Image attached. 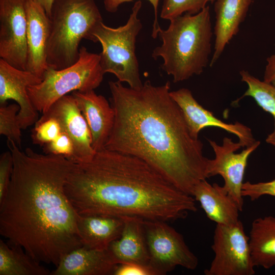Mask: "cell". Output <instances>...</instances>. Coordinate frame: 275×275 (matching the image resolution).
<instances>
[{
  "label": "cell",
  "mask_w": 275,
  "mask_h": 275,
  "mask_svg": "<svg viewBox=\"0 0 275 275\" xmlns=\"http://www.w3.org/2000/svg\"><path fill=\"white\" fill-rule=\"evenodd\" d=\"M13 161L7 192L0 202V234L34 260L56 267L82 246L76 213L65 193L75 162L62 155L25 151L12 140Z\"/></svg>",
  "instance_id": "1"
},
{
  "label": "cell",
  "mask_w": 275,
  "mask_h": 275,
  "mask_svg": "<svg viewBox=\"0 0 275 275\" xmlns=\"http://www.w3.org/2000/svg\"><path fill=\"white\" fill-rule=\"evenodd\" d=\"M115 122L105 148L139 158L181 191L192 196L209 178L203 144L190 133L183 113L170 95V82L139 88L108 82Z\"/></svg>",
  "instance_id": "2"
},
{
  "label": "cell",
  "mask_w": 275,
  "mask_h": 275,
  "mask_svg": "<svg viewBox=\"0 0 275 275\" xmlns=\"http://www.w3.org/2000/svg\"><path fill=\"white\" fill-rule=\"evenodd\" d=\"M65 193L76 213L171 222L196 212L194 198L143 160L105 148L75 163Z\"/></svg>",
  "instance_id": "3"
},
{
  "label": "cell",
  "mask_w": 275,
  "mask_h": 275,
  "mask_svg": "<svg viewBox=\"0 0 275 275\" xmlns=\"http://www.w3.org/2000/svg\"><path fill=\"white\" fill-rule=\"evenodd\" d=\"M168 28L159 29L161 45L151 54L163 60L161 69L174 82L200 75L209 63L213 36L210 8L196 14H184L172 18Z\"/></svg>",
  "instance_id": "4"
},
{
  "label": "cell",
  "mask_w": 275,
  "mask_h": 275,
  "mask_svg": "<svg viewBox=\"0 0 275 275\" xmlns=\"http://www.w3.org/2000/svg\"><path fill=\"white\" fill-rule=\"evenodd\" d=\"M49 18L48 67L60 69L74 64L82 39L98 42L93 33L103 19L94 0H54Z\"/></svg>",
  "instance_id": "5"
},
{
  "label": "cell",
  "mask_w": 275,
  "mask_h": 275,
  "mask_svg": "<svg viewBox=\"0 0 275 275\" xmlns=\"http://www.w3.org/2000/svg\"><path fill=\"white\" fill-rule=\"evenodd\" d=\"M142 5L140 0L134 3L124 25L114 28L102 22L93 33L102 46L99 55L104 73H112L118 81L125 82L129 87L135 89L141 87L143 84L135 54L136 38L143 27L138 17Z\"/></svg>",
  "instance_id": "6"
},
{
  "label": "cell",
  "mask_w": 275,
  "mask_h": 275,
  "mask_svg": "<svg viewBox=\"0 0 275 275\" xmlns=\"http://www.w3.org/2000/svg\"><path fill=\"white\" fill-rule=\"evenodd\" d=\"M104 74L99 54L81 46L74 64L60 69L48 67L42 81L29 87L28 94L36 109L43 114L70 92L94 90L101 84Z\"/></svg>",
  "instance_id": "7"
},
{
  "label": "cell",
  "mask_w": 275,
  "mask_h": 275,
  "mask_svg": "<svg viewBox=\"0 0 275 275\" xmlns=\"http://www.w3.org/2000/svg\"><path fill=\"white\" fill-rule=\"evenodd\" d=\"M149 252L148 266L154 275H164L177 266L195 269L197 257L186 244L183 236L166 222L144 219Z\"/></svg>",
  "instance_id": "8"
},
{
  "label": "cell",
  "mask_w": 275,
  "mask_h": 275,
  "mask_svg": "<svg viewBox=\"0 0 275 275\" xmlns=\"http://www.w3.org/2000/svg\"><path fill=\"white\" fill-rule=\"evenodd\" d=\"M213 259L205 275H253L255 273L249 243L239 220L231 225L216 224L213 243Z\"/></svg>",
  "instance_id": "9"
},
{
  "label": "cell",
  "mask_w": 275,
  "mask_h": 275,
  "mask_svg": "<svg viewBox=\"0 0 275 275\" xmlns=\"http://www.w3.org/2000/svg\"><path fill=\"white\" fill-rule=\"evenodd\" d=\"M208 141L215 154V158L209 159V176L219 175L223 177L224 180L223 186L242 211L244 204L242 187L248 160L260 145V142L256 141L241 152L236 153L237 150L243 147L239 142H234L227 137L223 139L221 145L211 140Z\"/></svg>",
  "instance_id": "10"
},
{
  "label": "cell",
  "mask_w": 275,
  "mask_h": 275,
  "mask_svg": "<svg viewBox=\"0 0 275 275\" xmlns=\"http://www.w3.org/2000/svg\"><path fill=\"white\" fill-rule=\"evenodd\" d=\"M28 0H0V57L26 69Z\"/></svg>",
  "instance_id": "11"
},
{
  "label": "cell",
  "mask_w": 275,
  "mask_h": 275,
  "mask_svg": "<svg viewBox=\"0 0 275 275\" xmlns=\"http://www.w3.org/2000/svg\"><path fill=\"white\" fill-rule=\"evenodd\" d=\"M50 117L58 120L62 131L72 140L74 145L72 161L81 163L91 160L96 153L92 146L91 133L74 97L72 95L62 97L39 119Z\"/></svg>",
  "instance_id": "12"
},
{
  "label": "cell",
  "mask_w": 275,
  "mask_h": 275,
  "mask_svg": "<svg viewBox=\"0 0 275 275\" xmlns=\"http://www.w3.org/2000/svg\"><path fill=\"white\" fill-rule=\"evenodd\" d=\"M170 95L180 108L190 133L195 138L199 139V132L205 127H215L236 135L243 147L255 142L250 128L238 122L227 123L218 119L198 102L189 89L183 88L170 91Z\"/></svg>",
  "instance_id": "13"
},
{
  "label": "cell",
  "mask_w": 275,
  "mask_h": 275,
  "mask_svg": "<svg viewBox=\"0 0 275 275\" xmlns=\"http://www.w3.org/2000/svg\"><path fill=\"white\" fill-rule=\"evenodd\" d=\"M42 80L32 72L17 68L0 59V103L4 104L12 99L19 105L17 116L22 129L35 124L38 120V111L30 100L28 88Z\"/></svg>",
  "instance_id": "14"
},
{
  "label": "cell",
  "mask_w": 275,
  "mask_h": 275,
  "mask_svg": "<svg viewBox=\"0 0 275 275\" xmlns=\"http://www.w3.org/2000/svg\"><path fill=\"white\" fill-rule=\"evenodd\" d=\"M27 59L26 69L43 79L48 68L47 48L50 34V19L45 10L36 2L28 0Z\"/></svg>",
  "instance_id": "15"
},
{
  "label": "cell",
  "mask_w": 275,
  "mask_h": 275,
  "mask_svg": "<svg viewBox=\"0 0 275 275\" xmlns=\"http://www.w3.org/2000/svg\"><path fill=\"white\" fill-rule=\"evenodd\" d=\"M72 95L84 117L92 136V146L95 152L105 148L115 122V111L102 95L94 90L74 91Z\"/></svg>",
  "instance_id": "16"
},
{
  "label": "cell",
  "mask_w": 275,
  "mask_h": 275,
  "mask_svg": "<svg viewBox=\"0 0 275 275\" xmlns=\"http://www.w3.org/2000/svg\"><path fill=\"white\" fill-rule=\"evenodd\" d=\"M118 265L108 249L98 250L81 246L65 255L50 275L113 274Z\"/></svg>",
  "instance_id": "17"
},
{
  "label": "cell",
  "mask_w": 275,
  "mask_h": 275,
  "mask_svg": "<svg viewBox=\"0 0 275 275\" xmlns=\"http://www.w3.org/2000/svg\"><path fill=\"white\" fill-rule=\"evenodd\" d=\"M120 237L111 243L108 250L118 264L136 263L148 266L149 252L144 219L136 216H124Z\"/></svg>",
  "instance_id": "18"
},
{
  "label": "cell",
  "mask_w": 275,
  "mask_h": 275,
  "mask_svg": "<svg viewBox=\"0 0 275 275\" xmlns=\"http://www.w3.org/2000/svg\"><path fill=\"white\" fill-rule=\"evenodd\" d=\"M252 0H216L214 2L215 42L210 66L219 59L226 45L237 35Z\"/></svg>",
  "instance_id": "19"
},
{
  "label": "cell",
  "mask_w": 275,
  "mask_h": 275,
  "mask_svg": "<svg viewBox=\"0 0 275 275\" xmlns=\"http://www.w3.org/2000/svg\"><path fill=\"white\" fill-rule=\"evenodd\" d=\"M192 196L199 202L207 217L218 225L238 222L240 209L223 186L211 184L204 179L195 186Z\"/></svg>",
  "instance_id": "20"
},
{
  "label": "cell",
  "mask_w": 275,
  "mask_h": 275,
  "mask_svg": "<svg viewBox=\"0 0 275 275\" xmlns=\"http://www.w3.org/2000/svg\"><path fill=\"white\" fill-rule=\"evenodd\" d=\"M77 226L82 246L104 250L120 237L123 220L105 215L78 214Z\"/></svg>",
  "instance_id": "21"
},
{
  "label": "cell",
  "mask_w": 275,
  "mask_h": 275,
  "mask_svg": "<svg viewBox=\"0 0 275 275\" xmlns=\"http://www.w3.org/2000/svg\"><path fill=\"white\" fill-rule=\"evenodd\" d=\"M249 243L255 267H275V217L269 215L255 219L249 234Z\"/></svg>",
  "instance_id": "22"
},
{
  "label": "cell",
  "mask_w": 275,
  "mask_h": 275,
  "mask_svg": "<svg viewBox=\"0 0 275 275\" xmlns=\"http://www.w3.org/2000/svg\"><path fill=\"white\" fill-rule=\"evenodd\" d=\"M20 246L0 240V275H50Z\"/></svg>",
  "instance_id": "23"
},
{
  "label": "cell",
  "mask_w": 275,
  "mask_h": 275,
  "mask_svg": "<svg viewBox=\"0 0 275 275\" xmlns=\"http://www.w3.org/2000/svg\"><path fill=\"white\" fill-rule=\"evenodd\" d=\"M239 73L241 81L246 83L248 89L236 101L246 96L251 97L260 107L275 119V87L259 80L246 70H241Z\"/></svg>",
  "instance_id": "24"
},
{
  "label": "cell",
  "mask_w": 275,
  "mask_h": 275,
  "mask_svg": "<svg viewBox=\"0 0 275 275\" xmlns=\"http://www.w3.org/2000/svg\"><path fill=\"white\" fill-rule=\"evenodd\" d=\"M19 109L17 103L1 104L0 134L13 141L20 148L22 129L17 116Z\"/></svg>",
  "instance_id": "25"
},
{
  "label": "cell",
  "mask_w": 275,
  "mask_h": 275,
  "mask_svg": "<svg viewBox=\"0 0 275 275\" xmlns=\"http://www.w3.org/2000/svg\"><path fill=\"white\" fill-rule=\"evenodd\" d=\"M216 0H163L160 16L169 20L184 14H196Z\"/></svg>",
  "instance_id": "26"
},
{
  "label": "cell",
  "mask_w": 275,
  "mask_h": 275,
  "mask_svg": "<svg viewBox=\"0 0 275 275\" xmlns=\"http://www.w3.org/2000/svg\"><path fill=\"white\" fill-rule=\"evenodd\" d=\"M32 134L33 143L45 145L56 139L62 131L59 122L54 118L38 119Z\"/></svg>",
  "instance_id": "27"
},
{
  "label": "cell",
  "mask_w": 275,
  "mask_h": 275,
  "mask_svg": "<svg viewBox=\"0 0 275 275\" xmlns=\"http://www.w3.org/2000/svg\"><path fill=\"white\" fill-rule=\"evenodd\" d=\"M45 154L62 155L72 161L74 145L69 135L62 131L53 140L44 145Z\"/></svg>",
  "instance_id": "28"
},
{
  "label": "cell",
  "mask_w": 275,
  "mask_h": 275,
  "mask_svg": "<svg viewBox=\"0 0 275 275\" xmlns=\"http://www.w3.org/2000/svg\"><path fill=\"white\" fill-rule=\"evenodd\" d=\"M242 195L248 197L252 201L259 199L263 196L275 197V179L268 182L251 183L246 181L242 187Z\"/></svg>",
  "instance_id": "29"
},
{
  "label": "cell",
  "mask_w": 275,
  "mask_h": 275,
  "mask_svg": "<svg viewBox=\"0 0 275 275\" xmlns=\"http://www.w3.org/2000/svg\"><path fill=\"white\" fill-rule=\"evenodd\" d=\"M13 161L10 151L1 154L0 157V202L6 195L13 171Z\"/></svg>",
  "instance_id": "30"
},
{
  "label": "cell",
  "mask_w": 275,
  "mask_h": 275,
  "mask_svg": "<svg viewBox=\"0 0 275 275\" xmlns=\"http://www.w3.org/2000/svg\"><path fill=\"white\" fill-rule=\"evenodd\" d=\"M134 0H104L103 4L105 10L109 13H115L119 7L124 3L132 2ZM152 5L154 9V17L151 36L155 39L158 36V31L160 28L158 20V7L159 0H147Z\"/></svg>",
  "instance_id": "31"
},
{
  "label": "cell",
  "mask_w": 275,
  "mask_h": 275,
  "mask_svg": "<svg viewBox=\"0 0 275 275\" xmlns=\"http://www.w3.org/2000/svg\"><path fill=\"white\" fill-rule=\"evenodd\" d=\"M113 275H154V274L148 266L130 263L119 264Z\"/></svg>",
  "instance_id": "32"
},
{
  "label": "cell",
  "mask_w": 275,
  "mask_h": 275,
  "mask_svg": "<svg viewBox=\"0 0 275 275\" xmlns=\"http://www.w3.org/2000/svg\"><path fill=\"white\" fill-rule=\"evenodd\" d=\"M263 80L275 87V54L267 59Z\"/></svg>",
  "instance_id": "33"
},
{
  "label": "cell",
  "mask_w": 275,
  "mask_h": 275,
  "mask_svg": "<svg viewBox=\"0 0 275 275\" xmlns=\"http://www.w3.org/2000/svg\"><path fill=\"white\" fill-rule=\"evenodd\" d=\"M39 4L45 10L47 15L49 17L54 0H33Z\"/></svg>",
  "instance_id": "34"
},
{
  "label": "cell",
  "mask_w": 275,
  "mask_h": 275,
  "mask_svg": "<svg viewBox=\"0 0 275 275\" xmlns=\"http://www.w3.org/2000/svg\"><path fill=\"white\" fill-rule=\"evenodd\" d=\"M266 143L275 146V119H274V128L272 132L268 135L266 139Z\"/></svg>",
  "instance_id": "35"
}]
</instances>
